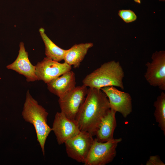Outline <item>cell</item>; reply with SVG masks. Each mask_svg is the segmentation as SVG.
I'll use <instances>...</instances> for the list:
<instances>
[{"label": "cell", "instance_id": "cell-17", "mask_svg": "<svg viewBox=\"0 0 165 165\" xmlns=\"http://www.w3.org/2000/svg\"><path fill=\"white\" fill-rule=\"evenodd\" d=\"M118 15L123 20L127 23L134 21L137 18L134 13L130 9L120 10L119 11Z\"/></svg>", "mask_w": 165, "mask_h": 165}, {"label": "cell", "instance_id": "cell-19", "mask_svg": "<svg viewBox=\"0 0 165 165\" xmlns=\"http://www.w3.org/2000/svg\"><path fill=\"white\" fill-rule=\"evenodd\" d=\"M134 0L135 2H136L137 3H141V0Z\"/></svg>", "mask_w": 165, "mask_h": 165}, {"label": "cell", "instance_id": "cell-7", "mask_svg": "<svg viewBox=\"0 0 165 165\" xmlns=\"http://www.w3.org/2000/svg\"><path fill=\"white\" fill-rule=\"evenodd\" d=\"M151 58V62H147L145 65L147 68L144 77L150 85L165 90V51H156Z\"/></svg>", "mask_w": 165, "mask_h": 165}, {"label": "cell", "instance_id": "cell-13", "mask_svg": "<svg viewBox=\"0 0 165 165\" xmlns=\"http://www.w3.org/2000/svg\"><path fill=\"white\" fill-rule=\"evenodd\" d=\"M116 112L110 109L101 119L95 134L98 141L104 142L114 139L113 134L117 125L115 117Z\"/></svg>", "mask_w": 165, "mask_h": 165}, {"label": "cell", "instance_id": "cell-20", "mask_svg": "<svg viewBox=\"0 0 165 165\" xmlns=\"http://www.w3.org/2000/svg\"><path fill=\"white\" fill-rule=\"evenodd\" d=\"M160 1H164L165 0H160Z\"/></svg>", "mask_w": 165, "mask_h": 165}, {"label": "cell", "instance_id": "cell-11", "mask_svg": "<svg viewBox=\"0 0 165 165\" xmlns=\"http://www.w3.org/2000/svg\"><path fill=\"white\" fill-rule=\"evenodd\" d=\"M6 68L24 76L28 82L37 80L35 66L33 65L30 61L28 53L26 51L24 44L22 42L19 44V50L17 58L13 62L8 65Z\"/></svg>", "mask_w": 165, "mask_h": 165}, {"label": "cell", "instance_id": "cell-16", "mask_svg": "<svg viewBox=\"0 0 165 165\" xmlns=\"http://www.w3.org/2000/svg\"><path fill=\"white\" fill-rule=\"evenodd\" d=\"M153 106L155 108L154 113L158 125L165 135V94L162 92L154 101Z\"/></svg>", "mask_w": 165, "mask_h": 165}, {"label": "cell", "instance_id": "cell-5", "mask_svg": "<svg viewBox=\"0 0 165 165\" xmlns=\"http://www.w3.org/2000/svg\"><path fill=\"white\" fill-rule=\"evenodd\" d=\"M87 92V87L83 85L75 87L63 97L59 98L58 103L61 112L69 119L75 121Z\"/></svg>", "mask_w": 165, "mask_h": 165}, {"label": "cell", "instance_id": "cell-14", "mask_svg": "<svg viewBox=\"0 0 165 165\" xmlns=\"http://www.w3.org/2000/svg\"><path fill=\"white\" fill-rule=\"evenodd\" d=\"M93 46L89 42L75 44L69 49L66 50L64 60V62L75 68H79L90 48Z\"/></svg>", "mask_w": 165, "mask_h": 165}, {"label": "cell", "instance_id": "cell-10", "mask_svg": "<svg viewBox=\"0 0 165 165\" xmlns=\"http://www.w3.org/2000/svg\"><path fill=\"white\" fill-rule=\"evenodd\" d=\"M52 129L59 145L64 144L80 131L76 121L69 119L61 112L56 114Z\"/></svg>", "mask_w": 165, "mask_h": 165}, {"label": "cell", "instance_id": "cell-9", "mask_svg": "<svg viewBox=\"0 0 165 165\" xmlns=\"http://www.w3.org/2000/svg\"><path fill=\"white\" fill-rule=\"evenodd\" d=\"M101 89L108 98L110 109L120 113L125 118L132 112V99L129 93L119 90L113 86Z\"/></svg>", "mask_w": 165, "mask_h": 165}, {"label": "cell", "instance_id": "cell-3", "mask_svg": "<svg viewBox=\"0 0 165 165\" xmlns=\"http://www.w3.org/2000/svg\"><path fill=\"white\" fill-rule=\"evenodd\" d=\"M22 115L25 121L34 126L37 140L45 154V145L47 138L52 130L47 123L48 113L41 105L38 104L30 94L29 90L26 94Z\"/></svg>", "mask_w": 165, "mask_h": 165}, {"label": "cell", "instance_id": "cell-12", "mask_svg": "<svg viewBox=\"0 0 165 165\" xmlns=\"http://www.w3.org/2000/svg\"><path fill=\"white\" fill-rule=\"evenodd\" d=\"M47 84L49 90L60 98L76 87L75 74L73 71H69Z\"/></svg>", "mask_w": 165, "mask_h": 165}, {"label": "cell", "instance_id": "cell-15", "mask_svg": "<svg viewBox=\"0 0 165 165\" xmlns=\"http://www.w3.org/2000/svg\"><path fill=\"white\" fill-rule=\"evenodd\" d=\"M44 28H39V31L45 46V54L46 57L58 62L64 60L66 50L60 48L48 37Z\"/></svg>", "mask_w": 165, "mask_h": 165}, {"label": "cell", "instance_id": "cell-8", "mask_svg": "<svg viewBox=\"0 0 165 165\" xmlns=\"http://www.w3.org/2000/svg\"><path fill=\"white\" fill-rule=\"evenodd\" d=\"M35 66L37 80L42 81L46 83L72 69V66L65 62L60 63L46 57Z\"/></svg>", "mask_w": 165, "mask_h": 165}, {"label": "cell", "instance_id": "cell-18", "mask_svg": "<svg viewBox=\"0 0 165 165\" xmlns=\"http://www.w3.org/2000/svg\"><path fill=\"white\" fill-rule=\"evenodd\" d=\"M146 165H165L158 155L151 156L146 163Z\"/></svg>", "mask_w": 165, "mask_h": 165}, {"label": "cell", "instance_id": "cell-2", "mask_svg": "<svg viewBox=\"0 0 165 165\" xmlns=\"http://www.w3.org/2000/svg\"><path fill=\"white\" fill-rule=\"evenodd\" d=\"M124 76L123 68L119 62L112 61L104 63L87 75L82 82L83 85L91 88L101 89L104 87L113 86L123 90Z\"/></svg>", "mask_w": 165, "mask_h": 165}, {"label": "cell", "instance_id": "cell-4", "mask_svg": "<svg viewBox=\"0 0 165 165\" xmlns=\"http://www.w3.org/2000/svg\"><path fill=\"white\" fill-rule=\"evenodd\" d=\"M122 140L121 138H119L102 142L95 138L84 164L105 165L110 163L115 157L116 148Z\"/></svg>", "mask_w": 165, "mask_h": 165}, {"label": "cell", "instance_id": "cell-6", "mask_svg": "<svg viewBox=\"0 0 165 165\" xmlns=\"http://www.w3.org/2000/svg\"><path fill=\"white\" fill-rule=\"evenodd\" d=\"M94 140L90 133L80 131L78 135L64 143L68 156L77 162L84 163Z\"/></svg>", "mask_w": 165, "mask_h": 165}, {"label": "cell", "instance_id": "cell-1", "mask_svg": "<svg viewBox=\"0 0 165 165\" xmlns=\"http://www.w3.org/2000/svg\"><path fill=\"white\" fill-rule=\"evenodd\" d=\"M110 109L105 94L101 89L89 88L75 119L80 130L95 135L101 119Z\"/></svg>", "mask_w": 165, "mask_h": 165}]
</instances>
